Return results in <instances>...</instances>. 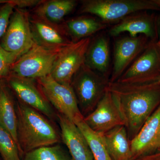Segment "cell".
<instances>
[{
	"label": "cell",
	"instance_id": "1",
	"mask_svg": "<svg viewBox=\"0 0 160 160\" xmlns=\"http://www.w3.org/2000/svg\"><path fill=\"white\" fill-rule=\"evenodd\" d=\"M107 90L117 106L131 141L160 105V84L109 82Z\"/></svg>",
	"mask_w": 160,
	"mask_h": 160
},
{
	"label": "cell",
	"instance_id": "2",
	"mask_svg": "<svg viewBox=\"0 0 160 160\" xmlns=\"http://www.w3.org/2000/svg\"><path fill=\"white\" fill-rule=\"evenodd\" d=\"M16 109L18 143L22 156L33 149L59 142L61 136L45 116L20 101Z\"/></svg>",
	"mask_w": 160,
	"mask_h": 160
},
{
	"label": "cell",
	"instance_id": "3",
	"mask_svg": "<svg viewBox=\"0 0 160 160\" xmlns=\"http://www.w3.org/2000/svg\"><path fill=\"white\" fill-rule=\"evenodd\" d=\"M147 10L160 11V8L154 0H84L79 12L94 15L109 25L134 12Z\"/></svg>",
	"mask_w": 160,
	"mask_h": 160
},
{
	"label": "cell",
	"instance_id": "4",
	"mask_svg": "<svg viewBox=\"0 0 160 160\" xmlns=\"http://www.w3.org/2000/svg\"><path fill=\"white\" fill-rule=\"evenodd\" d=\"M109 80L85 64L73 76L71 86L80 112L86 117L91 113L107 90Z\"/></svg>",
	"mask_w": 160,
	"mask_h": 160
},
{
	"label": "cell",
	"instance_id": "5",
	"mask_svg": "<svg viewBox=\"0 0 160 160\" xmlns=\"http://www.w3.org/2000/svg\"><path fill=\"white\" fill-rule=\"evenodd\" d=\"M62 49H46L35 43L29 51L13 63L11 68L12 73L33 79L49 75Z\"/></svg>",
	"mask_w": 160,
	"mask_h": 160
},
{
	"label": "cell",
	"instance_id": "6",
	"mask_svg": "<svg viewBox=\"0 0 160 160\" xmlns=\"http://www.w3.org/2000/svg\"><path fill=\"white\" fill-rule=\"evenodd\" d=\"M160 76V46L150 41L142 52L116 82L145 84L157 81Z\"/></svg>",
	"mask_w": 160,
	"mask_h": 160
},
{
	"label": "cell",
	"instance_id": "7",
	"mask_svg": "<svg viewBox=\"0 0 160 160\" xmlns=\"http://www.w3.org/2000/svg\"><path fill=\"white\" fill-rule=\"evenodd\" d=\"M30 18L29 12L26 10L16 9L0 42L3 49L13 53L18 58L29 51L35 43Z\"/></svg>",
	"mask_w": 160,
	"mask_h": 160
},
{
	"label": "cell",
	"instance_id": "8",
	"mask_svg": "<svg viewBox=\"0 0 160 160\" xmlns=\"http://www.w3.org/2000/svg\"><path fill=\"white\" fill-rule=\"evenodd\" d=\"M91 40L90 37L83 39L62 49L50 73L53 79L63 85H71L73 76L84 64Z\"/></svg>",
	"mask_w": 160,
	"mask_h": 160
},
{
	"label": "cell",
	"instance_id": "9",
	"mask_svg": "<svg viewBox=\"0 0 160 160\" xmlns=\"http://www.w3.org/2000/svg\"><path fill=\"white\" fill-rule=\"evenodd\" d=\"M45 97L58 113L72 122L80 116L77 101L71 85H63L53 79L50 74L35 79Z\"/></svg>",
	"mask_w": 160,
	"mask_h": 160
},
{
	"label": "cell",
	"instance_id": "10",
	"mask_svg": "<svg viewBox=\"0 0 160 160\" xmlns=\"http://www.w3.org/2000/svg\"><path fill=\"white\" fill-rule=\"evenodd\" d=\"M35 79L22 77L12 73L8 84L20 101L37 110L49 118L53 119L57 115L45 97ZM37 82V81H36Z\"/></svg>",
	"mask_w": 160,
	"mask_h": 160
},
{
	"label": "cell",
	"instance_id": "11",
	"mask_svg": "<svg viewBox=\"0 0 160 160\" xmlns=\"http://www.w3.org/2000/svg\"><path fill=\"white\" fill-rule=\"evenodd\" d=\"M150 42L144 35L135 37L129 36L117 40L115 43L113 66L109 82L117 81Z\"/></svg>",
	"mask_w": 160,
	"mask_h": 160
},
{
	"label": "cell",
	"instance_id": "12",
	"mask_svg": "<svg viewBox=\"0 0 160 160\" xmlns=\"http://www.w3.org/2000/svg\"><path fill=\"white\" fill-rule=\"evenodd\" d=\"M124 32L135 37L144 35L152 42H158L159 38L157 17L147 11L138 12L127 16L109 29V34L116 37Z\"/></svg>",
	"mask_w": 160,
	"mask_h": 160
},
{
	"label": "cell",
	"instance_id": "13",
	"mask_svg": "<svg viewBox=\"0 0 160 160\" xmlns=\"http://www.w3.org/2000/svg\"><path fill=\"white\" fill-rule=\"evenodd\" d=\"M84 120L90 129L102 134L116 126H124L117 106L107 90L95 109Z\"/></svg>",
	"mask_w": 160,
	"mask_h": 160
},
{
	"label": "cell",
	"instance_id": "14",
	"mask_svg": "<svg viewBox=\"0 0 160 160\" xmlns=\"http://www.w3.org/2000/svg\"><path fill=\"white\" fill-rule=\"evenodd\" d=\"M34 42L46 49H61L73 43L62 25H58L33 16L30 18Z\"/></svg>",
	"mask_w": 160,
	"mask_h": 160
},
{
	"label": "cell",
	"instance_id": "15",
	"mask_svg": "<svg viewBox=\"0 0 160 160\" xmlns=\"http://www.w3.org/2000/svg\"><path fill=\"white\" fill-rule=\"evenodd\" d=\"M130 146L131 159L160 149V105L130 141Z\"/></svg>",
	"mask_w": 160,
	"mask_h": 160
},
{
	"label": "cell",
	"instance_id": "16",
	"mask_svg": "<svg viewBox=\"0 0 160 160\" xmlns=\"http://www.w3.org/2000/svg\"><path fill=\"white\" fill-rule=\"evenodd\" d=\"M61 128V140L72 160H94L86 138L77 126L65 116L57 113Z\"/></svg>",
	"mask_w": 160,
	"mask_h": 160
},
{
	"label": "cell",
	"instance_id": "17",
	"mask_svg": "<svg viewBox=\"0 0 160 160\" xmlns=\"http://www.w3.org/2000/svg\"><path fill=\"white\" fill-rule=\"evenodd\" d=\"M110 60L109 39L103 33L98 35L90 41L86 51L84 64L109 80Z\"/></svg>",
	"mask_w": 160,
	"mask_h": 160
},
{
	"label": "cell",
	"instance_id": "18",
	"mask_svg": "<svg viewBox=\"0 0 160 160\" xmlns=\"http://www.w3.org/2000/svg\"><path fill=\"white\" fill-rule=\"evenodd\" d=\"M66 33L73 42L90 38L92 35L108 27L97 17H80L71 19L62 24Z\"/></svg>",
	"mask_w": 160,
	"mask_h": 160
},
{
	"label": "cell",
	"instance_id": "19",
	"mask_svg": "<svg viewBox=\"0 0 160 160\" xmlns=\"http://www.w3.org/2000/svg\"><path fill=\"white\" fill-rule=\"evenodd\" d=\"M108 153L112 160H130V141L126 127L119 126L103 134Z\"/></svg>",
	"mask_w": 160,
	"mask_h": 160
},
{
	"label": "cell",
	"instance_id": "20",
	"mask_svg": "<svg viewBox=\"0 0 160 160\" xmlns=\"http://www.w3.org/2000/svg\"><path fill=\"white\" fill-rule=\"evenodd\" d=\"M76 5L74 0H42L36 6L34 15L49 22L60 25Z\"/></svg>",
	"mask_w": 160,
	"mask_h": 160
},
{
	"label": "cell",
	"instance_id": "21",
	"mask_svg": "<svg viewBox=\"0 0 160 160\" xmlns=\"http://www.w3.org/2000/svg\"><path fill=\"white\" fill-rule=\"evenodd\" d=\"M17 125V115L13 99L5 83L0 80V126L11 135L19 147Z\"/></svg>",
	"mask_w": 160,
	"mask_h": 160
},
{
	"label": "cell",
	"instance_id": "22",
	"mask_svg": "<svg viewBox=\"0 0 160 160\" xmlns=\"http://www.w3.org/2000/svg\"><path fill=\"white\" fill-rule=\"evenodd\" d=\"M73 123L86 138L94 160H112L108 153L102 134L90 129L86 125L82 116L76 118Z\"/></svg>",
	"mask_w": 160,
	"mask_h": 160
},
{
	"label": "cell",
	"instance_id": "23",
	"mask_svg": "<svg viewBox=\"0 0 160 160\" xmlns=\"http://www.w3.org/2000/svg\"><path fill=\"white\" fill-rule=\"evenodd\" d=\"M23 156L22 160H72L69 153L59 144L33 149Z\"/></svg>",
	"mask_w": 160,
	"mask_h": 160
},
{
	"label": "cell",
	"instance_id": "24",
	"mask_svg": "<svg viewBox=\"0 0 160 160\" xmlns=\"http://www.w3.org/2000/svg\"><path fill=\"white\" fill-rule=\"evenodd\" d=\"M0 154L3 160H22L18 144L11 135L1 126Z\"/></svg>",
	"mask_w": 160,
	"mask_h": 160
},
{
	"label": "cell",
	"instance_id": "25",
	"mask_svg": "<svg viewBox=\"0 0 160 160\" xmlns=\"http://www.w3.org/2000/svg\"><path fill=\"white\" fill-rule=\"evenodd\" d=\"M18 58L16 55L6 51L0 45V78L9 74L12 66Z\"/></svg>",
	"mask_w": 160,
	"mask_h": 160
},
{
	"label": "cell",
	"instance_id": "26",
	"mask_svg": "<svg viewBox=\"0 0 160 160\" xmlns=\"http://www.w3.org/2000/svg\"><path fill=\"white\" fill-rule=\"evenodd\" d=\"M15 7L11 3L0 5V38L6 32Z\"/></svg>",
	"mask_w": 160,
	"mask_h": 160
},
{
	"label": "cell",
	"instance_id": "27",
	"mask_svg": "<svg viewBox=\"0 0 160 160\" xmlns=\"http://www.w3.org/2000/svg\"><path fill=\"white\" fill-rule=\"evenodd\" d=\"M11 3L20 9L35 6L37 4L36 0H0V5Z\"/></svg>",
	"mask_w": 160,
	"mask_h": 160
},
{
	"label": "cell",
	"instance_id": "28",
	"mask_svg": "<svg viewBox=\"0 0 160 160\" xmlns=\"http://www.w3.org/2000/svg\"><path fill=\"white\" fill-rule=\"evenodd\" d=\"M130 160H160V149L149 154L132 158Z\"/></svg>",
	"mask_w": 160,
	"mask_h": 160
},
{
	"label": "cell",
	"instance_id": "29",
	"mask_svg": "<svg viewBox=\"0 0 160 160\" xmlns=\"http://www.w3.org/2000/svg\"><path fill=\"white\" fill-rule=\"evenodd\" d=\"M159 38L158 40V41L157 42L158 44L160 46V21L159 22Z\"/></svg>",
	"mask_w": 160,
	"mask_h": 160
},
{
	"label": "cell",
	"instance_id": "30",
	"mask_svg": "<svg viewBox=\"0 0 160 160\" xmlns=\"http://www.w3.org/2000/svg\"><path fill=\"white\" fill-rule=\"evenodd\" d=\"M155 2L156 3L157 5L159 6L160 8V0H154Z\"/></svg>",
	"mask_w": 160,
	"mask_h": 160
},
{
	"label": "cell",
	"instance_id": "31",
	"mask_svg": "<svg viewBox=\"0 0 160 160\" xmlns=\"http://www.w3.org/2000/svg\"><path fill=\"white\" fill-rule=\"evenodd\" d=\"M157 82L159 84H160V76L159 77V78L158 79Z\"/></svg>",
	"mask_w": 160,
	"mask_h": 160
}]
</instances>
